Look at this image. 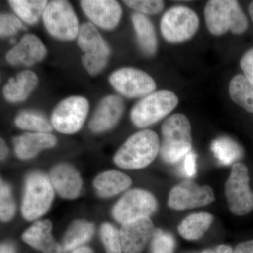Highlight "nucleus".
<instances>
[{
	"mask_svg": "<svg viewBox=\"0 0 253 253\" xmlns=\"http://www.w3.org/2000/svg\"><path fill=\"white\" fill-rule=\"evenodd\" d=\"M100 235L106 253H123L120 232L114 226L104 223L100 229Z\"/></svg>",
	"mask_w": 253,
	"mask_h": 253,
	"instance_id": "nucleus-29",
	"label": "nucleus"
},
{
	"mask_svg": "<svg viewBox=\"0 0 253 253\" xmlns=\"http://www.w3.org/2000/svg\"><path fill=\"white\" fill-rule=\"evenodd\" d=\"M159 137L151 129L138 131L126 139L114 156V162L126 169H142L149 166L160 153Z\"/></svg>",
	"mask_w": 253,
	"mask_h": 253,
	"instance_id": "nucleus-1",
	"label": "nucleus"
},
{
	"mask_svg": "<svg viewBox=\"0 0 253 253\" xmlns=\"http://www.w3.org/2000/svg\"><path fill=\"white\" fill-rule=\"evenodd\" d=\"M215 201L214 191L211 186H199L193 181H186L171 189L168 206L176 211L203 207Z\"/></svg>",
	"mask_w": 253,
	"mask_h": 253,
	"instance_id": "nucleus-13",
	"label": "nucleus"
},
{
	"mask_svg": "<svg viewBox=\"0 0 253 253\" xmlns=\"http://www.w3.org/2000/svg\"><path fill=\"white\" fill-rule=\"evenodd\" d=\"M50 181L58 194L66 199H75L81 194L83 181L79 172L70 165L62 163L53 168Z\"/></svg>",
	"mask_w": 253,
	"mask_h": 253,
	"instance_id": "nucleus-18",
	"label": "nucleus"
},
{
	"mask_svg": "<svg viewBox=\"0 0 253 253\" xmlns=\"http://www.w3.org/2000/svg\"><path fill=\"white\" fill-rule=\"evenodd\" d=\"M214 217L208 212L194 213L183 219L178 226L181 237L189 241L201 239L212 224Z\"/></svg>",
	"mask_w": 253,
	"mask_h": 253,
	"instance_id": "nucleus-24",
	"label": "nucleus"
},
{
	"mask_svg": "<svg viewBox=\"0 0 253 253\" xmlns=\"http://www.w3.org/2000/svg\"><path fill=\"white\" fill-rule=\"evenodd\" d=\"M42 18L46 30L56 39L70 41L78 37L81 28L79 21L68 1H50L46 5Z\"/></svg>",
	"mask_w": 253,
	"mask_h": 253,
	"instance_id": "nucleus-8",
	"label": "nucleus"
},
{
	"mask_svg": "<svg viewBox=\"0 0 253 253\" xmlns=\"http://www.w3.org/2000/svg\"><path fill=\"white\" fill-rule=\"evenodd\" d=\"M0 253H16L14 246L9 243H4L1 245Z\"/></svg>",
	"mask_w": 253,
	"mask_h": 253,
	"instance_id": "nucleus-39",
	"label": "nucleus"
},
{
	"mask_svg": "<svg viewBox=\"0 0 253 253\" xmlns=\"http://www.w3.org/2000/svg\"><path fill=\"white\" fill-rule=\"evenodd\" d=\"M216 157L222 164L229 165L239 157V151L235 145L228 139L217 140L212 145Z\"/></svg>",
	"mask_w": 253,
	"mask_h": 253,
	"instance_id": "nucleus-30",
	"label": "nucleus"
},
{
	"mask_svg": "<svg viewBox=\"0 0 253 253\" xmlns=\"http://www.w3.org/2000/svg\"><path fill=\"white\" fill-rule=\"evenodd\" d=\"M38 83V76L31 71L18 73L16 78H11L4 86L3 94L10 102L24 101L31 94Z\"/></svg>",
	"mask_w": 253,
	"mask_h": 253,
	"instance_id": "nucleus-21",
	"label": "nucleus"
},
{
	"mask_svg": "<svg viewBox=\"0 0 253 253\" xmlns=\"http://www.w3.org/2000/svg\"><path fill=\"white\" fill-rule=\"evenodd\" d=\"M202 253H234L231 246L226 245H220L214 249L205 250Z\"/></svg>",
	"mask_w": 253,
	"mask_h": 253,
	"instance_id": "nucleus-38",
	"label": "nucleus"
},
{
	"mask_svg": "<svg viewBox=\"0 0 253 253\" xmlns=\"http://www.w3.org/2000/svg\"><path fill=\"white\" fill-rule=\"evenodd\" d=\"M56 138L49 133H26L13 140L16 156L22 160L34 158L42 150L54 147Z\"/></svg>",
	"mask_w": 253,
	"mask_h": 253,
	"instance_id": "nucleus-20",
	"label": "nucleus"
},
{
	"mask_svg": "<svg viewBox=\"0 0 253 253\" xmlns=\"http://www.w3.org/2000/svg\"><path fill=\"white\" fill-rule=\"evenodd\" d=\"M72 253H93V251L90 248L81 246V247L73 250Z\"/></svg>",
	"mask_w": 253,
	"mask_h": 253,
	"instance_id": "nucleus-41",
	"label": "nucleus"
},
{
	"mask_svg": "<svg viewBox=\"0 0 253 253\" xmlns=\"http://www.w3.org/2000/svg\"><path fill=\"white\" fill-rule=\"evenodd\" d=\"M47 1H25V0H10L9 4L18 15V17L25 23L33 25L38 22L43 15Z\"/></svg>",
	"mask_w": 253,
	"mask_h": 253,
	"instance_id": "nucleus-27",
	"label": "nucleus"
},
{
	"mask_svg": "<svg viewBox=\"0 0 253 253\" xmlns=\"http://www.w3.org/2000/svg\"><path fill=\"white\" fill-rule=\"evenodd\" d=\"M81 6L91 22L105 30L118 26L122 16L121 5L113 0H83Z\"/></svg>",
	"mask_w": 253,
	"mask_h": 253,
	"instance_id": "nucleus-15",
	"label": "nucleus"
},
{
	"mask_svg": "<svg viewBox=\"0 0 253 253\" xmlns=\"http://www.w3.org/2000/svg\"><path fill=\"white\" fill-rule=\"evenodd\" d=\"M161 131L163 139L160 154L165 162L177 163L191 152V123L185 115L175 113L168 117L163 123Z\"/></svg>",
	"mask_w": 253,
	"mask_h": 253,
	"instance_id": "nucleus-3",
	"label": "nucleus"
},
{
	"mask_svg": "<svg viewBox=\"0 0 253 253\" xmlns=\"http://www.w3.org/2000/svg\"><path fill=\"white\" fill-rule=\"evenodd\" d=\"M200 21L197 14L182 5L172 6L163 14L160 23L161 34L171 44L189 41L197 33Z\"/></svg>",
	"mask_w": 253,
	"mask_h": 253,
	"instance_id": "nucleus-6",
	"label": "nucleus"
},
{
	"mask_svg": "<svg viewBox=\"0 0 253 253\" xmlns=\"http://www.w3.org/2000/svg\"><path fill=\"white\" fill-rule=\"evenodd\" d=\"M52 223L41 220L34 223L23 233L22 239L26 244L43 253H61L62 247L53 237Z\"/></svg>",
	"mask_w": 253,
	"mask_h": 253,
	"instance_id": "nucleus-19",
	"label": "nucleus"
},
{
	"mask_svg": "<svg viewBox=\"0 0 253 253\" xmlns=\"http://www.w3.org/2000/svg\"><path fill=\"white\" fill-rule=\"evenodd\" d=\"M54 187L49 178L41 172L27 176L25 184L21 212L28 221H33L44 215L54 200Z\"/></svg>",
	"mask_w": 253,
	"mask_h": 253,
	"instance_id": "nucleus-4",
	"label": "nucleus"
},
{
	"mask_svg": "<svg viewBox=\"0 0 253 253\" xmlns=\"http://www.w3.org/2000/svg\"><path fill=\"white\" fill-rule=\"evenodd\" d=\"M132 184L129 176L116 170L106 171L95 178L94 186L99 196L111 197L127 189Z\"/></svg>",
	"mask_w": 253,
	"mask_h": 253,
	"instance_id": "nucleus-22",
	"label": "nucleus"
},
{
	"mask_svg": "<svg viewBox=\"0 0 253 253\" xmlns=\"http://www.w3.org/2000/svg\"><path fill=\"white\" fill-rule=\"evenodd\" d=\"M249 182L248 168L243 163H235L225 185L228 206L235 215H246L253 210V192Z\"/></svg>",
	"mask_w": 253,
	"mask_h": 253,
	"instance_id": "nucleus-9",
	"label": "nucleus"
},
{
	"mask_svg": "<svg viewBox=\"0 0 253 253\" xmlns=\"http://www.w3.org/2000/svg\"><path fill=\"white\" fill-rule=\"evenodd\" d=\"M229 94L234 102L253 114V85L244 75H236L231 80Z\"/></svg>",
	"mask_w": 253,
	"mask_h": 253,
	"instance_id": "nucleus-26",
	"label": "nucleus"
},
{
	"mask_svg": "<svg viewBox=\"0 0 253 253\" xmlns=\"http://www.w3.org/2000/svg\"><path fill=\"white\" fill-rule=\"evenodd\" d=\"M123 2L137 13L144 15L159 14L164 9V1L161 0H126Z\"/></svg>",
	"mask_w": 253,
	"mask_h": 253,
	"instance_id": "nucleus-32",
	"label": "nucleus"
},
{
	"mask_svg": "<svg viewBox=\"0 0 253 253\" xmlns=\"http://www.w3.org/2000/svg\"><path fill=\"white\" fill-rule=\"evenodd\" d=\"M94 233L92 223L83 219L73 221L63 238V251L68 252L81 247L91 239Z\"/></svg>",
	"mask_w": 253,
	"mask_h": 253,
	"instance_id": "nucleus-25",
	"label": "nucleus"
},
{
	"mask_svg": "<svg viewBox=\"0 0 253 253\" xmlns=\"http://www.w3.org/2000/svg\"><path fill=\"white\" fill-rule=\"evenodd\" d=\"M23 26L19 18L10 14H1L0 16V34L1 37L14 36Z\"/></svg>",
	"mask_w": 253,
	"mask_h": 253,
	"instance_id": "nucleus-34",
	"label": "nucleus"
},
{
	"mask_svg": "<svg viewBox=\"0 0 253 253\" xmlns=\"http://www.w3.org/2000/svg\"><path fill=\"white\" fill-rule=\"evenodd\" d=\"M156 229L149 217L125 223L119 230L123 253H141Z\"/></svg>",
	"mask_w": 253,
	"mask_h": 253,
	"instance_id": "nucleus-14",
	"label": "nucleus"
},
{
	"mask_svg": "<svg viewBox=\"0 0 253 253\" xmlns=\"http://www.w3.org/2000/svg\"><path fill=\"white\" fill-rule=\"evenodd\" d=\"M157 201L148 191L135 189L123 195L113 207V217L121 224L149 217L157 209Z\"/></svg>",
	"mask_w": 253,
	"mask_h": 253,
	"instance_id": "nucleus-10",
	"label": "nucleus"
},
{
	"mask_svg": "<svg viewBox=\"0 0 253 253\" xmlns=\"http://www.w3.org/2000/svg\"><path fill=\"white\" fill-rule=\"evenodd\" d=\"M16 211V206L11 189L6 183L1 181L0 187V217L1 221H8L12 219Z\"/></svg>",
	"mask_w": 253,
	"mask_h": 253,
	"instance_id": "nucleus-31",
	"label": "nucleus"
},
{
	"mask_svg": "<svg viewBox=\"0 0 253 253\" xmlns=\"http://www.w3.org/2000/svg\"><path fill=\"white\" fill-rule=\"evenodd\" d=\"M196 156L194 153L190 152L186 155L184 160V174L188 177H194L196 173Z\"/></svg>",
	"mask_w": 253,
	"mask_h": 253,
	"instance_id": "nucleus-36",
	"label": "nucleus"
},
{
	"mask_svg": "<svg viewBox=\"0 0 253 253\" xmlns=\"http://www.w3.org/2000/svg\"><path fill=\"white\" fill-rule=\"evenodd\" d=\"M179 104L173 91H154L139 100L131 109V121L138 127L152 126L172 113Z\"/></svg>",
	"mask_w": 253,
	"mask_h": 253,
	"instance_id": "nucleus-5",
	"label": "nucleus"
},
{
	"mask_svg": "<svg viewBox=\"0 0 253 253\" xmlns=\"http://www.w3.org/2000/svg\"><path fill=\"white\" fill-rule=\"evenodd\" d=\"M249 12L250 17H251V20H252V21L253 22V1H252V2H251V4H249Z\"/></svg>",
	"mask_w": 253,
	"mask_h": 253,
	"instance_id": "nucleus-42",
	"label": "nucleus"
},
{
	"mask_svg": "<svg viewBox=\"0 0 253 253\" xmlns=\"http://www.w3.org/2000/svg\"><path fill=\"white\" fill-rule=\"evenodd\" d=\"M110 84L127 98L144 97L156 89V82L148 73L134 68H123L109 77Z\"/></svg>",
	"mask_w": 253,
	"mask_h": 253,
	"instance_id": "nucleus-12",
	"label": "nucleus"
},
{
	"mask_svg": "<svg viewBox=\"0 0 253 253\" xmlns=\"http://www.w3.org/2000/svg\"><path fill=\"white\" fill-rule=\"evenodd\" d=\"M15 124L20 129L35 131L36 132L49 133L53 126L41 113L36 111H22L16 116Z\"/></svg>",
	"mask_w": 253,
	"mask_h": 253,
	"instance_id": "nucleus-28",
	"label": "nucleus"
},
{
	"mask_svg": "<svg viewBox=\"0 0 253 253\" xmlns=\"http://www.w3.org/2000/svg\"><path fill=\"white\" fill-rule=\"evenodd\" d=\"M139 47L144 54L151 56L158 49V39L154 24L146 15L134 13L131 16Z\"/></svg>",
	"mask_w": 253,
	"mask_h": 253,
	"instance_id": "nucleus-23",
	"label": "nucleus"
},
{
	"mask_svg": "<svg viewBox=\"0 0 253 253\" xmlns=\"http://www.w3.org/2000/svg\"><path fill=\"white\" fill-rule=\"evenodd\" d=\"M89 101L83 96L65 99L54 110L51 124L63 134H74L81 129L89 112Z\"/></svg>",
	"mask_w": 253,
	"mask_h": 253,
	"instance_id": "nucleus-11",
	"label": "nucleus"
},
{
	"mask_svg": "<svg viewBox=\"0 0 253 253\" xmlns=\"http://www.w3.org/2000/svg\"><path fill=\"white\" fill-rule=\"evenodd\" d=\"M175 241L169 233L156 229L151 243V253H173Z\"/></svg>",
	"mask_w": 253,
	"mask_h": 253,
	"instance_id": "nucleus-33",
	"label": "nucleus"
},
{
	"mask_svg": "<svg viewBox=\"0 0 253 253\" xmlns=\"http://www.w3.org/2000/svg\"><path fill=\"white\" fill-rule=\"evenodd\" d=\"M124 102L120 96L109 95L100 101L89 123L96 133L109 130L117 124L124 111Z\"/></svg>",
	"mask_w": 253,
	"mask_h": 253,
	"instance_id": "nucleus-17",
	"label": "nucleus"
},
{
	"mask_svg": "<svg viewBox=\"0 0 253 253\" xmlns=\"http://www.w3.org/2000/svg\"><path fill=\"white\" fill-rule=\"evenodd\" d=\"M78 44L84 54L82 63L91 76H96L106 67L111 50L96 27L91 23H84L80 28Z\"/></svg>",
	"mask_w": 253,
	"mask_h": 253,
	"instance_id": "nucleus-7",
	"label": "nucleus"
},
{
	"mask_svg": "<svg viewBox=\"0 0 253 253\" xmlns=\"http://www.w3.org/2000/svg\"><path fill=\"white\" fill-rule=\"evenodd\" d=\"M234 253H253V239L240 243L236 246Z\"/></svg>",
	"mask_w": 253,
	"mask_h": 253,
	"instance_id": "nucleus-37",
	"label": "nucleus"
},
{
	"mask_svg": "<svg viewBox=\"0 0 253 253\" xmlns=\"http://www.w3.org/2000/svg\"><path fill=\"white\" fill-rule=\"evenodd\" d=\"M204 18L208 31L214 36L229 31L241 35L249 28L248 18L236 0H210L205 6Z\"/></svg>",
	"mask_w": 253,
	"mask_h": 253,
	"instance_id": "nucleus-2",
	"label": "nucleus"
},
{
	"mask_svg": "<svg viewBox=\"0 0 253 253\" xmlns=\"http://www.w3.org/2000/svg\"><path fill=\"white\" fill-rule=\"evenodd\" d=\"M0 157H1V161L4 160L6 158L8 154V149L6 146V143L2 139H1V144H0Z\"/></svg>",
	"mask_w": 253,
	"mask_h": 253,
	"instance_id": "nucleus-40",
	"label": "nucleus"
},
{
	"mask_svg": "<svg viewBox=\"0 0 253 253\" xmlns=\"http://www.w3.org/2000/svg\"><path fill=\"white\" fill-rule=\"evenodd\" d=\"M243 75L253 85V48L244 53L240 61Z\"/></svg>",
	"mask_w": 253,
	"mask_h": 253,
	"instance_id": "nucleus-35",
	"label": "nucleus"
},
{
	"mask_svg": "<svg viewBox=\"0 0 253 253\" xmlns=\"http://www.w3.org/2000/svg\"><path fill=\"white\" fill-rule=\"evenodd\" d=\"M47 50L44 43L34 35L28 34L6 54V61L13 66H31L45 58Z\"/></svg>",
	"mask_w": 253,
	"mask_h": 253,
	"instance_id": "nucleus-16",
	"label": "nucleus"
}]
</instances>
